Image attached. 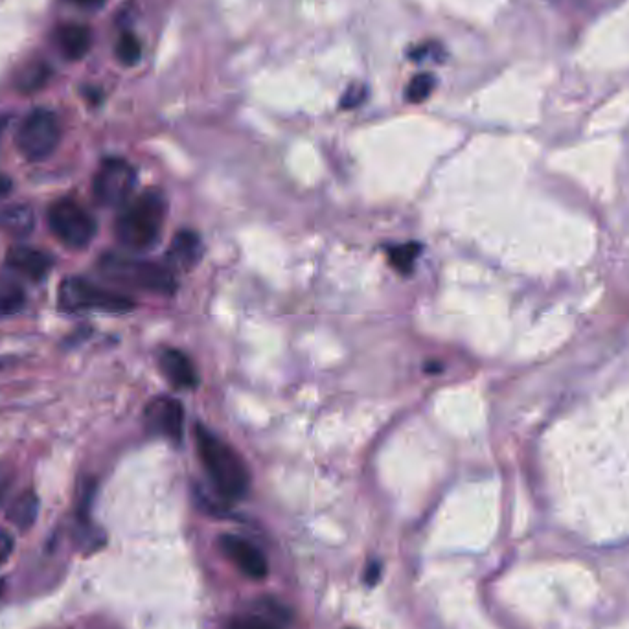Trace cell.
Returning a JSON list of instances; mask_svg holds the SVG:
<instances>
[{"label":"cell","mask_w":629,"mask_h":629,"mask_svg":"<svg viewBox=\"0 0 629 629\" xmlns=\"http://www.w3.org/2000/svg\"><path fill=\"white\" fill-rule=\"evenodd\" d=\"M195 446L219 495L230 501L243 499L251 488V473L243 458L205 425H195Z\"/></svg>","instance_id":"cell-1"},{"label":"cell","mask_w":629,"mask_h":629,"mask_svg":"<svg viewBox=\"0 0 629 629\" xmlns=\"http://www.w3.org/2000/svg\"><path fill=\"white\" fill-rule=\"evenodd\" d=\"M166 219V199L157 190L127 201L115 221L116 240L129 251H148L159 238Z\"/></svg>","instance_id":"cell-2"},{"label":"cell","mask_w":629,"mask_h":629,"mask_svg":"<svg viewBox=\"0 0 629 629\" xmlns=\"http://www.w3.org/2000/svg\"><path fill=\"white\" fill-rule=\"evenodd\" d=\"M98 267L107 280L120 286L135 287L157 295H172L177 289V280L172 269L149 260H140L118 252H107L100 258Z\"/></svg>","instance_id":"cell-3"},{"label":"cell","mask_w":629,"mask_h":629,"mask_svg":"<svg viewBox=\"0 0 629 629\" xmlns=\"http://www.w3.org/2000/svg\"><path fill=\"white\" fill-rule=\"evenodd\" d=\"M58 306L65 313H127L135 309L133 298L120 295L111 289L96 286L81 276H69L61 282L58 291Z\"/></svg>","instance_id":"cell-4"},{"label":"cell","mask_w":629,"mask_h":629,"mask_svg":"<svg viewBox=\"0 0 629 629\" xmlns=\"http://www.w3.org/2000/svg\"><path fill=\"white\" fill-rule=\"evenodd\" d=\"M46 219L50 232L72 251L89 247L98 232V223L91 212L69 197L52 203Z\"/></svg>","instance_id":"cell-5"},{"label":"cell","mask_w":629,"mask_h":629,"mask_svg":"<svg viewBox=\"0 0 629 629\" xmlns=\"http://www.w3.org/2000/svg\"><path fill=\"white\" fill-rule=\"evenodd\" d=\"M61 142L58 116L48 109H34L17 129L15 144L28 162L46 161Z\"/></svg>","instance_id":"cell-6"},{"label":"cell","mask_w":629,"mask_h":629,"mask_svg":"<svg viewBox=\"0 0 629 629\" xmlns=\"http://www.w3.org/2000/svg\"><path fill=\"white\" fill-rule=\"evenodd\" d=\"M137 186V170L124 159H105L92 181L96 203L105 208L126 205Z\"/></svg>","instance_id":"cell-7"},{"label":"cell","mask_w":629,"mask_h":629,"mask_svg":"<svg viewBox=\"0 0 629 629\" xmlns=\"http://www.w3.org/2000/svg\"><path fill=\"white\" fill-rule=\"evenodd\" d=\"M144 422L149 433L162 436L179 444L183 440L184 409L183 405L173 398L161 396L148 403L144 411Z\"/></svg>","instance_id":"cell-8"},{"label":"cell","mask_w":629,"mask_h":629,"mask_svg":"<svg viewBox=\"0 0 629 629\" xmlns=\"http://www.w3.org/2000/svg\"><path fill=\"white\" fill-rule=\"evenodd\" d=\"M219 549L223 550V554H225L247 578H251V580H264V578H267V574H269L267 560H265L262 550L258 549V547H254L251 541L240 538V536L223 534V536L219 538Z\"/></svg>","instance_id":"cell-9"},{"label":"cell","mask_w":629,"mask_h":629,"mask_svg":"<svg viewBox=\"0 0 629 629\" xmlns=\"http://www.w3.org/2000/svg\"><path fill=\"white\" fill-rule=\"evenodd\" d=\"M6 264L15 273L26 276L28 280L39 282L50 273V269L54 267V260L50 258V254L34 249V247L15 245L8 251Z\"/></svg>","instance_id":"cell-10"},{"label":"cell","mask_w":629,"mask_h":629,"mask_svg":"<svg viewBox=\"0 0 629 629\" xmlns=\"http://www.w3.org/2000/svg\"><path fill=\"white\" fill-rule=\"evenodd\" d=\"M162 376L177 389H194L199 383L195 366L188 355L177 348H164L159 354Z\"/></svg>","instance_id":"cell-11"},{"label":"cell","mask_w":629,"mask_h":629,"mask_svg":"<svg viewBox=\"0 0 629 629\" xmlns=\"http://www.w3.org/2000/svg\"><path fill=\"white\" fill-rule=\"evenodd\" d=\"M201 252H203L201 238L195 234L194 230H181L175 234L166 256L173 267L188 271L199 262Z\"/></svg>","instance_id":"cell-12"},{"label":"cell","mask_w":629,"mask_h":629,"mask_svg":"<svg viewBox=\"0 0 629 629\" xmlns=\"http://www.w3.org/2000/svg\"><path fill=\"white\" fill-rule=\"evenodd\" d=\"M56 39H58L61 54L67 59H72V61L85 58L89 54V50H91V30H89V26H83V24H61L58 28Z\"/></svg>","instance_id":"cell-13"},{"label":"cell","mask_w":629,"mask_h":629,"mask_svg":"<svg viewBox=\"0 0 629 629\" xmlns=\"http://www.w3.org/2000/svg\"><path fill=\"white\" fill-rule=\"evenodd\" d=\"M34 212L30 206L13 205L0 210V230L15 238H24L34 230Z\"/></svg>","instance_id":"cell-14"},{"label":"cell","mask_w":629,"mask_h":629,"mask_svg":"<svg viewBox=\"0 0 629 629\" xmlns=\"http://www.w3.org/2000/svg\"><path fill=\"white\" fill-rule=\"evenodd\" d=\"M24 287L10 276H0V319H10L26 306Z\"/></svg>","instance_id":"cell-15"},{"label":"cell","mask_w":629,"mask_h":629,"mask_svg":"<svg viewBox=\"0 0 629 629\" xmlns=\"http://www.w3.org/2000/svg\"><path fill=\"white\" fill-rule=\"evenodd\" d=\"M37 514H39V499L34 492L26 490L8 508V521L19 530H28L34 525Z\"/></svg>","instance_id":"cell-16"},{"label":"cell","mask_w":629,"mask_h":629,"mask_svg":"<svg viewBox=\"0 0 629 629\" xmlns=\"http://www.w3.org/2000/svg\"><path fill=\"white\" fill-rule=\"evenodd\" d=\"M422 252V247L418 243H403V245H392L387 251L389 264L401 273V275H409L414 269V264L418 260Z\"/></svg>","instance_id":"cell-17"},{"label":"cell","mask_w":629,"mask_h":629,"mask_svg":"<svg viewBox=\"0 0 629 629\" xmlns=\"http://www.w3.org/2000/svg\"><path fill=\"white\" fill-rule=\"evenodd\" d=\"M50 74H52V70L46 63H35V65H30L28 69H24L19 74L17 87H19V91L32 94V92L39 91V89L45 87Z\"/></svg>","instance_id":"cell-18"},{"label":"cell","mask_w":629,"mask_h":629,"mask_svg":"<svg viewBox=\"0 0 629 629\" xmlns=\"http://www.w3.org/2000/svg\"><path fill=\"white\" fill-rule=\"evenodd\" d=\"M436 80L433 74L429 72H422V74H416L409 85H407V91H405V98L407 102L411 103H424L433 91H435Z\"/></svg>","instance_id":"cell-19"},{"label":"cell","mask_w":629,"mask_h":629,"mask_svg":"<svg viewBox=\"0 0 629 629\" xmlns=\"http://www.w3.org/2000/svg\"><path fill=\"white\" fill-rule=\"evenodd\" d=\"M116 58L126 65V67H135L140 58H142V45L138 41V37L135 34H122L118 43H116Z\"/></svg>","instance_id":"cell-20"},{"label":"cell","mask_w":629,"mask_h":629,"mask_svg":"<svg viewBox=\"0 0 629 629\" xmlns=\"http://www.w3.org/2000/svg\"><path fill=\"white\" fill-rule=\"evenodd\" d=\"M366 96H368V91H366L363 83L350 85L344 92L343 98H341V107L343 109H355V107H359L361 103L365 102Z\"/></svg>","instance_id":"cell-21"},{"label":"cell","mask_w":629,"mask_h":629,"mask_svg":"<svg viewBox=\"0 0 629 629\" xmlns=\"http://www.w3.org/2000/svg\"><path fill=\"white\" fill-rule=\"evenodd\" d=\"M227 629H276V626L264 617H240L230 620Z\"/></svg>","instance_id":"cell-22"},{"label":"cell","mask_w":629,"mask_h":629,"mask_svg":"<svg viewBox=\"0 0 629 629\" xmlns=\"http://www.w3.org/2000/svg\"><path fill=\"white\" fill-rule=\"evenodd\" d=\"M13 552V538L8 534V532H4V530H0V569L8 563L10 560V556H12Z\"/></svg>","instance_id":"cell-23"},{"label":"cell","mask_w":629,"mask_h":629,"mask_svg":"<svg viewBox=\"0 0 629 629\" xmlns=\"http://www.w3.org/2000/svg\"><path fill=\"white\" fill-rule=\"evenodd\" d=\"M10 482H12V471L6 468L4 464H0V504H2L6 493H8Z\"/></svg>","instance_id":"cell-24"},{"label":"cell","mask_w":629,"mask_h":629,"mask_svg":"<svg viewBox=\"0 0 629 629\" xmlns=\"http://www.w3.org/2000/svg\"><path fill=\"white\" fill-rule=\"evenodd\" d=\"M379 576H381V565H379L378 561H374V563H370V567L366 569V585L374 587V585L378 584Z\"/></svg>","instance_id":"cell-25"},{"label":"cell","mask_w":629,"mask_h":629,"mask_svg":"<svg viewBox=\"0 0 629 629\" xmlns=\"http://www.w3.org/2000/svg\"><path fill=\"white\" fill-rule=\"evenodd\" d=\"M13 183L10 177H6L4 173H0V199L12 192Z\"/></svg>","instance_id":"cell-26"},{"label":"cell","mask_w":629,"mask_h":629,"mask_svg":"<svg viewBox=\"0 0 629 629\" xmlns=\"http://www.w3.org/2000/svg\"><path fill=\"white\" fill-rule=\"evenodd\" d=\"M76 4H80L81 8H87V10H98L105 4V0H74Z\"/></svg>","instance_id":"cell-27"},{"label":"cell","mask_w":629,"mask_h":629,"mask_svg":"<svg viewBox=\"0 0 629 629\" xmlns=\"http://www.w3.org/2000/svg\"><path fill=\"white\" fill-rule=\"evenodd\" d=\"M2 585H4V584H2V582H0V593H2Z\"/></svg>","instance_id":"cell-28"}]
</instances>
